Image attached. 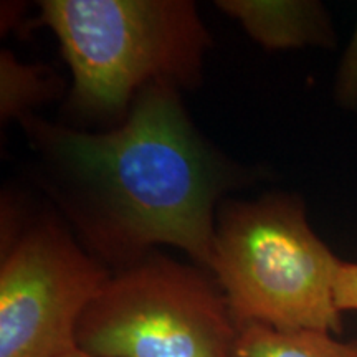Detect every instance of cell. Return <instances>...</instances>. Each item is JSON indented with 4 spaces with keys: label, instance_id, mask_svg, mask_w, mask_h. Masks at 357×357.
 Masks as SVG:
<instances>
[{
    "label": "cell",
    "instance_id": "6da1fadb",
    "mask_svg": "<svg viewBox=\"0 0 357 357\" xmlns=\"http://www.w3.org/2000/svg\"><path fill=\"white\" fill-rule=\"evenodd\" d=\"M20 124L33 178L89 255L114 273L171 245L208 270L222 195L250 176L205 141L181 89L146 88L100 132L35 114Z\"/></svg>",
    "mask_w": 357,
    "mask_h": 357
},
{
    "label": "cell",
    "instance_id": "7a4b0ae2",
    "mask_svg": "<svg viewBox=\"0 0 357 357\" xmlns=\"http://www.w3.org/2000/svg\"><path fill=\"white\" fill-rule=\"evenodd\" d=\"M26 26L58 40L71 73L70 118L108 129L153 84L197 86L212 45L190 0H43Z\"/></svg>",
    "mask_w": 357,
    "mask_h": 357
},
{
    "label": "cell",
    "instance_id": "3957f363",
    "mask_svg": "<svg viewBox=\"0 0 357 357\" xmlns=\"http://www.w3.org/2000/svg\"><path fill=\"white\" fill-rule=\"evenodd\" d=\"M341 258L311 229L298 195L273 192L218 205L208 271L236 326L342 333Z\"/></svg>",
    "mask_w": 357,
    "mask_h": 357
},
{
    "label": "cell",
    "instance_id": "277c9868",
    "mask_svg": "<svg viewBox=\"0 0 357 357\" xmlns=\"http://www.w3.org/2000/svg\"><path fill=\"white\" fill-rule=\"evenodd\" d=\"M238 333L217 281L155 250L109 276L77 344L93 357H235Z\"/></svg>",
    "mask_w": 357,
    "mask_h": 357
},
{
    "label": "cell",
    "instance_id": "5b68a950",
    "mask_svg": "<svg viewBox=\"0 0 357 357\" xmlns=\"http://www.w3.org/2000/svg\"><path fill=\"white\" fill-rule=\"evenodd\" d=\"M2 236L0 357H61L78 349L79 321L113 271L56 213Z\"/></svg>",
    "mask_w": 357,
    "mask_h": 357
},
{
    "label": "cell",
    "instance_id": "8992f818",
    "mask_svg": "<svg viewBox=\"0 0 357 357\" xmlns=\"http://www.w3.org/2000/svg\"><path fill=\"white\" fill-rule=\"evenodd\" d=\"M217 8L266 50L333 48L336 43L331 17L316 0H218Z\"/></svg>",
    "mask_w": 357,
    "mask_h": 357
},
{
    "label": "cell",
    "instance_id": "52a82bcc",
    "mask_svg": "<svg viewBox=\"0 0 357 357\" xmlns=\"http://www.w3.org/2000/svg\"><path fill=\"white\" fill-rule=\"evenodd\" d=\"M318 329L280 331L266 326L240 328L235 357H357V337L342 341Z\"/></svg>",
    "mask_w": 357,
    "mask_h": 357
},
{
    "label": "cell",
    "instance_id": "ba28073f",
    "mask_svg": "<svg viewBox=\"0 0 357 357\" xmlns=\"http://www.w3.org/2000/svg\"><path fill=\"white\" fill-rule=\"evenodd\" d=\"M58 93V79L52 70L25 65L12 52L0 55V116L2 123L33 114L32 109L50 101Z\"/></svg>",
    "mask_w": 357,
    "mask_h": 357
},
{
    "label": "cell",
    "instance_id": "9c48e42d",
    "mask_svg": "<svg viewBox=\"0 0 357 357\" xmlns=\"http://www.w3.org/2000/svg\"><path fill=\"white\" fill-rule=\"evenodd\" d=\"M334 100L341 108L357 111V25L334 82Z\"/></svg>",
    "mask_w": 357,
    "mask_h": 357
},
{
    "label": "cell",
    "instance_id": "30bf717a",
    "mask_svg": "<svg viewBox=\"0 0 357 357\" xmlns=\"http://www.w3.org/2000/svg\"><path fill=\"white\" fill-rule=\"evenodd\" d=\"M334 294L339 311H357V261H339Z\"/></svg>",
    "mask_w": 357,
    "mask_h": 357
},
{
    "label": "cell",
    "instance_id": "8fae6325",
    "mask_svg": "<svg viewBox=\"0 0 357 357\" xmlns=\"http://www.w3.org/2000/svg\"><path fill=\"white\" fill-rule=\"evenodd\" d=\"M61 357H93V356L86 354V352H83L82 349H75V351H71V352H68V354H65Z\"/></svg>",
    "mask_w": 357,
    "mask_h": 357
}]
</instances>
